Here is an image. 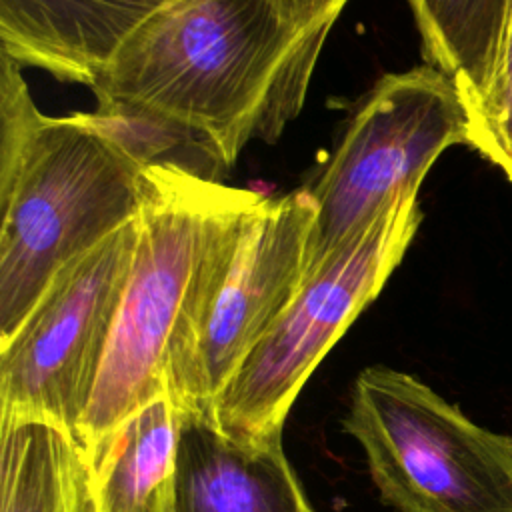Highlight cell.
I'll list each match as a JSON object with an SVG mask.
<instances>
[{
  "label": "cell",
  "instance_id": "1",
  "mask_svg": "<svg viewBox=\"0 0 512 512\" xmlns=\"http://www.w3.org/2000/svg\"><path fill=\"white\" fill-rule=\"evenodd\" d=\"M328 32H298L270 0H172L118 48L90 90L174 118L232 166L294 120Z\"/></svg>",
  "mask_w": 512,
  "mask_h": 512
},
{
  "label": "cell",
  "instance_id": "2",
  "mask_svg": "<svg viewBox=\"0 0 512 512\" xmlns=\"http://www.w3.org/2000/svg\"><path fill=\"white\" fill-rule=\"evenodd\" d=\"M0 60V344L58 272L134 222L144 168L86 118L42 114L20 72Z\"/></svg>",
  "mask_w": 512,
  "mask_h": 512
},
{
  "label": "cell",
  "instance_id": "3",
  "mask_svg": "<svg viewBox=\"0 0 512 512\" xmlns=\"http://www.w3.org/2000/svg\"><path fill=\"white\" fill-rule=\"evenodd\" d=\"M314 204L306 188L242 190L218 218L170 342L166 394L212 412L220 392L300 290Z\"/></svg>",
  "mask_w": 512,
  "mask_h": 512
},
{
  "label": "cell",
  "instance_id": "4",
  "mask_svg": "<svg viewBox=\"0 0 512 512\" xmlns=\"http://www.w3.org/2000/svg\"><path fill=\"white\" fill-rule=\"evenodd\" d=\"M146 196L126 286L96 386L76 428L82 454L166 394V362L208 238L240 188L174 166L144 170Z\"/></svg>",
  "mask_w": 512,
  "mask_h": 512
},
{
  "label": "cell",
  "instance_id": "5",
  "mask_svg": "<svg viewBox=\"0 0 512 512\" xmlns=\"http://www.w3.org/2000/svg\"><path fill=\"white\" fill-rule=\"evenodd\" d=\"M344 430L400 512H512V436L474 424L418 378L364 368Z\"/></svg>",
  "mask_w": 512,
  "mask_h": 512
},
{
  "label": "cell",
  "instance_id": "6",
  "mask_svg": "<svg viewBox=\"0 0 512 512\" xmlns=\"http://www.w3.org/2000/svg\"><path fill=\"white\" fill-rule=\"evenodd\" d=\"M468 114L454 82L430 64L382 76L308 190L314 222L306 274L374 222L396 198L418 194L436 158L466 144Z\"/></svg>",
  "mask_w": 512,
  "mask_h": 512
},
{
  "label": "cell",
  "instance_id": "7",
  "mask_svg": "<svg viewBox=\"0 0 512 512\" xmlns=\"http://www.w3.org/2000/svg\"><path fill=\"white\" fill-rule=\"evenodd\" d=\"M420 220L418 194L400 196L304 278L288 308L220 392L212 416L226 432L250 438L282 436L306 380L380 294Z\"/></svg>",
  "mask_w": 512,
  "mask_h": 512
},
{
  "label": "cell",
  "instance_id": "8",
  "mask_svg": "<svg viewBox=\"0 0 512 512\" xmlns=\"http://www.w3.org/2000/svg\"><path fill=\"white\" fill-rule=\"evenodd\" d=\"M138 238V218L66 264L0 344V418L76 434L92 398ZM76 438V436H74Z\"/></svg>",
  "mask_w": 512,
  "mask_h": 512
},
{
  "label": "cell",
  "instance_id": "9",
  "mask_svg": "<svg viewBox=\"0 0 512 512\" xmlns=\"http://www.w3.org/2000/svg\"><path fill=\"white\" fill-rule=\"evenodd\" d=\"M174 512H314L282 436L226 432L212 412H180Z\"/></svg>",
  "mask_w": 512,
  "mask_h": 512
},
{
  "label": "cell",
  "instance_id": "10",
  "mask_svg": "<svg viewBox=\"0 0 512 512\" xmlns=\"http://www.w3.org/2000/svg\"><path fill=\"white\" fill-rule=\"evenodd\" d=\"M172 0H0L2 52L88 88L124 40Z\"/></svg>",
  "mask_w": 512,
  "mask_h": 512
},
{
  "label": "cell",
  "instance_id": "11",
  "mask_svg": "<svg viewBox=\"0 0 512 512\" xmlns=\"http://www.w3.org/2000/svg\"><path fill=\"white\" fill-rule=\"evenodd\" d=\"M180 410L144 404L84 452L88 512H174Z\"/></svg>",
  "mask_w": 512,
  "mask_h": 512
},
{
  "label": "cell",
  "instance_id": "12",
  "mask_svg": "<svg viewBox=\"0 0 512 512\" xmlns=\"http://www.w3.org/2000/svg\"><path fill=\"white\" fill-rule=\"evenodd\" d=\"M0 512H88L84 456L72 432L0 418Z\"/></svg>",
  "mask_w": 512,
  "mask_h": 512
},
{
  "label": "cell",
  "instance_id": "13",
  "mask_svg": "<svg viewBox=\"0 0 512 512\" xmlns=\"http://www.w3.org/2000/svg\"><path fill=\"white\" fill-rule=\"evenodd\" d=\"M426 64L444 72L470 108L486 90L504 44L512 0H408Z\"/></svg>",
  "mask_w": 512,
  "mask_h": 512
},
{
  "label": "cell",
  "instance_id": "14",
  "mask_svg": "<svg viewBox=\"0 0 512 512\" xmlns=\"http://www.w3.org/2000/svg\"><path fill=\"white\" fill-rule=\"evenodd\" d=\"M86 118L122 146L144 170L174 166L188 174L218 180L230 168L216 146L190 126L144 106L120 100H96Z\"/></svg>",
  "mask_w": 512,
  "mask_h": 512
},
{
  "label": "cell",
  "instance_id": "15",
  "mask_svg": "<svg viewBox=\"0 0 512 512\" xmlns=\"http://www.w3.org/2000/svg\"><path fill=\"white\" fill-rule=\"evenodd\" d=\"M468 138L480 156L512 182V18L484 94L466 108Z\"/></svg>",
  "mask_w": 512,
  "mask_h": 512
},
{
  "label": "cell",
  "instance_id": "16",
  "mask_svg": "<svg viewBox=\"0 0 512 512\" xmlns=\"http://www.w3.org/2000/svg\"><path fill=\"white\" fill-rule=\"evenodd\" d=\"M286 24L298 32H330L348 0H270Z\"/></svg>",
  "mask_w": 512,
  "mask_h": 512
}]
</instances>
